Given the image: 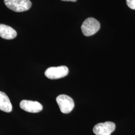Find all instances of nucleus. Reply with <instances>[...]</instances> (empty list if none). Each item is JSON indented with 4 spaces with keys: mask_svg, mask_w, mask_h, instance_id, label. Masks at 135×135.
<instances>
[{
    "mask_svg": "<svg viewBox=\"0 0 135 135\" xmlns=\"http://www.w3.org/2000/svg\"><path fill=\"white\" fill-rule=\"evenodd\" d=\"M13 107L8 96L4 92L0 91V110L7 113L12 112Z\"/></svg>",
    "mask_w": 135,
    "mask_h": 135,
    "instance_id": "6e6552de",
    "label": "nucleus"
},
{
    "mask_svg": "<svg viewBox=\"0 0 135 135\" xmlns=\"http://www.w3.org/2000/svg\"><path fill=\"white\" fill-rule=\"evenodd\" d=\"M128 6L133 10H135V0H126Z\"/></svg>",
    "mask_w": 135,
    "mask_h": 135,
    "instance_id": "1a4fd4ad",
    "label": "nucleus"
},
{
    "mask_svg": "<svg viewBox=\"0 0 135 135\" xmlns=\"http://www.w3.org/2000/svg\"><path fill=\"white\" fill-rule=\"evenodd\" d=\"M8 8L16 12H22L29 10L32 6L30 0H4Z\"/></svg>",
    "mask_w": 135,
    "mask_h": 135,
    "instance_id": "f03ea898",
    "label": "nucleus"
},
{
    "mask_svg": "<svg viewBox=\"0 0 135 135\" xmlns=\"http://www.w3.org/2000/svg\"><path fill=\"white\" fill-rule=\"evenodd\" d=\"M17 35V32L9 26L0 24V37L6 40L14 39Z\"/></svg>",
    "mask_w": 135,
    "mask_h": 135,
    "instance_id": "0eeeda50",
    "label": "nucleus"
},
{
    "mask_svg": "<svg viewBox=\"0 0 135 135\" xmlns=\"http://www.w3.org/2000/svg\"><path fill=\"white\" fill-rule=\"evenodd\" d=\"M100 22L93 18H89L83 22L81 30L82 33L85 36H91L96 34L100 29Z\"/></svg>",
    "mask_w": 135,
    "mask_h": 135,
    "instance_id": "f257e3e1",
    "label": "nucleus"
},
{
    "mask_svg": "<svg viewBox=\"0 0 135 135\" xmlns=\"http://www.w3.org/2000/svg\"><path fill=\"white\" fill-rule=\"evenodd\" d=\"M56 101L61 112L64 114L70 113L75 107V103L72 98L66 95L58 96L56 98Z\"/></svg>",
    "mask_w": 135,
    "mask_h": 135,
    "instance_id": "7ed1b4c3",
    "label": "nucleus"
},
{
    "mask_svg": "<svg viewBox=\"0 0 135 135\" xmlns=\"http://www.w3.org/2000/svg\"><path fill=\"white\" fill-rule=\"evenodd\" d=\"M69 73V69L65 66H61L59 67H53L48 68L45 75L46 77L50 79L55 80L65 77L67 76Z\"/></svg>",
    "mask_w": 135,
    "mask_h": 135,
    "instance_id": "20e7f679",
    "label": "nucleus"
},
{
    "mask_svg": "<svg viewBox=\"0 0 135 135\" xmlns=\"http://www.w3.org/2000/svg\"><path fill=\"white\" fill-rule=\"evenodd\" d=\"M116 125L112 122H106L97 124L93 128V132L96 135H111L115 130Z\"/></svg>",
    "mask_w": 135,
    "mask_h": 135,
    "instance_id": "39448f33",
    "label": "nucleus"
},
{
    "mask_svg": "<svg viewBox=\"0 0 135 135\" xmlns=\"http://www.w3.org/2000/svg\"><path fill=\"white\" fill-rule=\"evenodd\" d=\"M20 108L27 112L37 113L43 110V106L38 102L22 100L20 104Z\"/></svg>",
    "mask_w": 135,
    "mask_h": 135,
    "instance_id": "423d86ee",
    "label": "nucleus"
},
{
    "mask_svg": "<svg viewBox=\"0 0 135 135\" xmlns=\"http://www.w3.org/2000/svg\"><path fill=\"white\" fill-rule=\"evenodd\" d=\"M62 1H70V2H76L77 0H61Z\"/></svg>",
    "mask_w": 135,
    "mask_h": 135,
    "instance_id": "9d476101",
    "label": "nucleus"
}]
</instances>
